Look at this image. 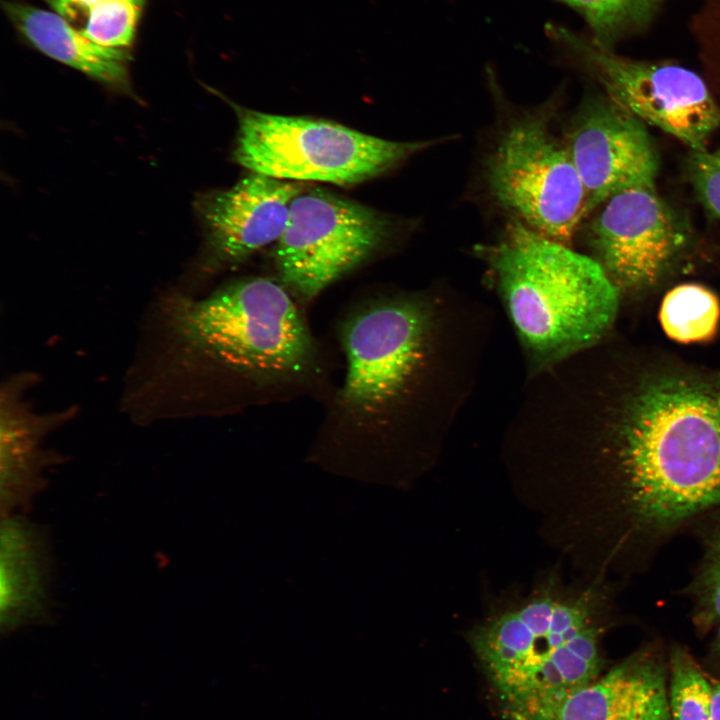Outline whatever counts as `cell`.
Masks as SVG:
<instances>
[{"label":"cell","instance_id":"cell-1","mask_svg":"<svg viewBox=\"0 0 720 720\" xmlns=\"http://www.w3.org/2000/svg\"><path fill=\"white\" fill-rule=\"evenodd\" d=\"M616 360L589 389L568 468L600 530L652 551L720 507V368L655 353Z\"/></svg>","mask_w":720,"mask_h":720},{"label":"cell","instance_id":"cell-2","mask_svg":"<svg viewBox=\"0 0 720 720\" xmlns=\"http://www.w3.org/2000/svg\"><path fill=\"white\" fill-rule=\"evenodd\" d=\"M611 608L605 579L566 584L550 573L471 629L472 651L510 720H553L569 696L600 677Z\"/></svg>","mask_w":720,"mask_h":720},{"label":"cell","instance_id":"cell-3","mask_svg":"<svg viewBox=\"0 0 720 720\" xmlns=\"http://www.w3.org/2000/svg\"><path fill=\"white\" fill-rule=\"evenodd\" d=\"M448 303L427 294L365 304L341 328L346 358L333 424L345 432L387 435L449 397L457 363Z\"/></svg>","mask_w":720,"mask_h":720},{"label":"cell","instance_id":"cell-4","mask_svg":"<svg viewBox=\"0 0 720 720\" xmlns=\"http://www.w3.org/2000/svg\"><path fill=\"white\" fill-rule=\"evenodd\" d=\"M478 251L533 373L591 349L613 326L620 294L592 256L515 218Z\"/></svg>","mask_w":720,"mask_h":720},{"label":"cell","instance_id":"cell-5","mask_svg":"<svg viewBox=\"0 0 720 720\" xmlns=\"http://www.w3.org/2000/svg\"><path fill=\"white\" fill-rule=\"evenodd\" d=\"M172 321L191 346L257 389L302 380L316 365L314 339L282 282L249 277L182 298Z\"/></svg>","mask_w":720,"mask_h":720},{"label":"cell","instance_id":"cell-6","mask_svg":"<svg viewBox=\"0 0 720 720\" xmlns=\"http://www.w3.org/2000/svg\"><path fill=\"white\" fill-rule=\"evenodd\" d=\"M234 160L250 172L340 185L376 177L439 142L391 141L321 119L236 107Z\"/></svg>","mask_w":720,"mask_h":720},{"label":"cell","instance_id":"cell-7","mask_svg":"<svg viewBox=\"0 0 720 720\" xmlns=\"http://www.w3.org/2000/svg\"><path fill=\"white\" fill-rule=\"evenodd\" d=\"M496 202L534 231L569 244L586 214V192L564 136L544 113L511 121L486 166Z\"/></svg>","mask_w":720,"mask_h":720},{"label":"cell","instance_id":"cell-8","mask_svg":"<svg viewBox=\"0 0 720 720\" xmlns=\"http://www.w3.org/2000/svg\"><path fill=\"white\" fill-rule=\"evenodd\" d=\"M546 32L600 82L612 100L690 151L706 150L709 138L720 129V105L694 71L671 62L620 56L559 25H547Z\"/></svg>","mask_w":720,"mask_h":720},{"label":"cell","instance_id":"cell-9","mask_svg":"<svg viewBox=\"0 0 720 720\" xmlns=\"http://www.w3.org/2000/svg\"><path fill=\"white\" fill-rule=\"evenodd\" d=\"M391 234V220L373 208L322 189L302 191L275 244L281 282L310 301L373 255Z\"/></svg>","mask_w":720,"mask_h":720},{"label":"cell","instance_id":"cell-10","mask_svg":"<svg viewBox=\"0 0 720 720\" xmlns=\"http://www.w3.org/2000/svg\"><path fill=\"white\" fill-rule=\"evenodd\" d=\"M589 222L587 241L622 299L641 298L683 262L691 235L655 186L620 191Z\"/></svg>","mask_w":720,"mask_h":720},{"label":"cell","instance_id":"cell-11","mask_svg":"<svg viewBox=\"0 0 720 720\" xmlns=\"http://www.w3.org/2000/svg\"><path fill=\"white\" fill-rule=\"evenodd\" d=\"M586 192V214L625 189L655 186L660 160L646 124L608 95L588 98L564 136Z\"/></svg>","mask_w":720,"mask_h":720},{"label":"cell","instance_id":"cell-12","mask_svg":"<svg viewBox=\"0 0 720 720\" xmlns=\"http://www.w3.org/2000/svg\"><path fill=\"white\" fill-rule=\"evenodd\" d=\"M302 191L296 181L251 172L228 189L202 196L197 210L213 262L234 265L276 243Z\"/></svg>","mask_w":720,"mask_h":720},{"label":"cell","instance_id":"cell-13","mask_svg":"<svg viewBox=\"0 0 720 720\" xmlns=\"http://www.w3.org/2000/svg\"><path fill=\"white\" fill-rule=\"evenodd\" d=\"M666 667L642 648L569 696L553 720H672Z\"/></svg>","mask_w":720,"mask_h":720},{"label":"cell","instance_id":"cell-14","mask_svg":"<svg viewBox=\"0 0 720 720\" xmlns=\"http://www.w3.org/2000/svg\"><path fill=\"white\" fill-rule=\"evenodd\" d=\"M0 554V624L5 633L46 614L50 559L40 530L14 514L2 516Z\"/></svg>","mask_w":720,"mask_h":720},{"label":"cell","instance_id":"cell-15","mask_svg":"<svg viewBox=\"0 0 720 720\" xmlns=\"http://www.w3.org/2000/svg\"><path fill=\"white\" fill-rule=\"evenodd\" d=\"M13 26L36 49L111 86L128 88L127 49L99 45L59 14L21 2H3Z\"/></svg>","mask_w":720,"mask_h":720},{"label":"cell","instance_id":"cell-16","mask_svg":"<svg viewBox=\"0 0 720 720\" xmlns=\"http://www.w3.org/2000/svg\"><path fill=\"white\" fill-rule=\"evenodd\" d=\"M2 417L1 512L13 514L26 506L41 489L42 461L37 448L39 424L24 412L7 407Z\"/></svg>","mask_w":720,"mask_h":720},{"label":"cell","instance_id":"cell-17","mask_svg":"<svg viewBox=\"0 0 720 720\" xmlns=\"http://www.w3.org/2000/svg\"><path fill=\"white\" fill-rule=\"evenodd\" d=\"M659 322L665 335L675 342H709L719 328V298L701 284H679L664 295L659 308Z\"/></svg>","mask_w":720,"mask_h":720},{"label":"cell","instance_id":"cell-18","mask_svg":"<svg viewBox=\"0 0 720 720\" xmlns=\"http://www.w3.org/2000/svg\"><path fill=\"white\" fill-rule=\"evenodd\" d=\"M694 524L699 528L702 556L683 592L691 602L693 624L698 632L707 633L720 624V507Z\"/></svg>","mask_w":720,"mask_h":720},{"label":"cell","instance_id":"cell-19","mask_svg":"<svg viewBox=\"0 0 720 720\" xmlns=\"http://www.w3.org/2000/svg\"><path fill=\"white\" fill-rule=\"evenodd\" d=\"M586 21L598 44L613 49L644 30L666 0H561Z\"/></svg>","mask_w":720,"mask_h":720},{"label":"cell","instance_id":"cell-20","mask_svg":"<svg viewBox=\"0 0 720 720\" xmlns=\"http://www.w3.org/2000/svg\"><path fill=\"white\" fill-rule=\"evenodd\" d=\"M712 687L693 657L682 647L670 654L669 705L672 720H713Z\"/></svg>","mask_w":720,"mask_h":720},{"label":"cell","instance_id":"cell-21","mask_svg":"<svg viewBox=\"0 0 720 720\" xmlns=\"http://www.w3.org/2000/svg\"><path fill=\"white\" fill-rule=\"evenodd\" d=\"M145 0H103L87 13L78 29L95 43L127 49L134 41Z\"/></svg>","mask_w":720,"mask_h":720},{"label":"cell","instance_id":"cell-22","mask_svg":"<svg viewBox=\"0 0 720 720\" xmlns=\"http://www.w3.org/2000/svg\"><path fill=\"white\" fill-rule=\"evenodd\" d=\"M686 173L705 212L720 221V147L714 151H690Z\"/></svg>","mask_w":720,"mask_h":720},{"label":"cell","instance_id":"cell-23","mask_svg":"<svg viewBox=\"0 0 720 720\" xmlns=\"http://www.w3.org/2000/svg\"><path fill=\"white\" fill-rule=\"evenodd\" d=\"M692 26L705 67L720 85V0H701Z\"/></svg>","mask_w":720,"mask_h":720},{"label":"cell","instance_id":"cell-24","mask_svg":"<svg viewBox=\"0 0 720 720\" xmlns=\"http://www.w3.org/2000/svg\"><path fill=\"white\" fill-rule=\"evenodd\" d=\"M103 0H46L73 27L79 29L91 8Z\"/></svg>","mask_w":720,"mask_h":720},{"label":"cell","instance_id":"cell-25","mask_svg":"<svg viewBox=\"0 0 720 720\" xmlns=\"http://www.w3.org/2000/svg\"><path fill=\"white\" fill-rule=\"evenodd\" d=\"M711 708L712 719L720 720V681L712 687Z\"/></svg>","mask_w":720,"mask_h":720},{"label":"cell","instance_id":"cell-26","mask_svg":"<svg viewBox=\"0 0 720 720\" xmlns=\"http://www.w3.org/2000/svg\"><path fill=\"white\" fill-rule=\"evenodd\" d=\"M716 634L713 642V651L715 655L720 659V624L716 627Z\"/></svg>","mask_w":720,"mask_h":720}]
</instances>
